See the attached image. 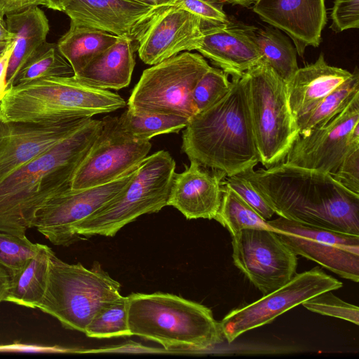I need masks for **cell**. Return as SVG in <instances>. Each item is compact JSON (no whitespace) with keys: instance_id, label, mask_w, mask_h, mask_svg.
Returning a JSON list of instances; mask_svg holds the SVG:
<instances>
[{"instance_id":"cell-41","label":"cell","mask_w":359,"mask_h":359,"mask_svg":"<svg viewBox=\"0 0 359 359\" xmlns=\"http://www.w3.org/2000/svg\"><path fill=\"white\" fill-rule=\"evenodd\" d=\"M69 351H70L57 346H36L20 343L0 345V352L65 353Z\"/></svg>"},{"instance_id":"cell-45","label":"cell","mask_w":359,"mask_h":359,"mask_svg":"<svg viewBox=\"0 0 359 359\" xmlns=\"http://www.w3.org/2000/svg\"><path fill=\"white\" fill-rule=\"evenodd\" d=\"M48 4V8L62 11L65 6L69 0H46Z\"/></svg>"},{"instance_id":"cell-1","label":"cell","mask_w":359,"mask_h":359,"mask_svg":"<svg viewBox=\"0 0 359 359\" xmlns=\"http://www.w3.org/2000/svg\"><path fill=\"white\" fill-rule=\"evenodd\" d=\"M238 175L250 182L279 217L359 235V194L330 174L281 162Z\"/></svg>"},{"instance_id":"cell-6","label":"cell","mask_w":359,"mask_h":359,"mask_svg":"<svg viewBox=\"0 0 359 359\" xmlns=\"http://www.w3.org/2000/svg\"><path fill=\"white\" fill-rule=\"evenodd\" d=\"M175 166L165 150L147 156L122 191L73 228L76 239L113 237L140 216L159 212L167 205Z\"/></svg>"},{"instance_id":"cell-19","label":"cell","mask_w":359,"mask_h":359,"mask_svg":"<svg viewBox=\"0 0 359 359\" xmlns=\"http://www.w3.org/2000/svg\"><path fill=\"white\" fill-rule=\"evenodd\" d=\"M253 11L287 34L302 57L307 46L318 47L321 42L327 22L325 0H257Z\"/></svg>"},{"instance_id":"cell-10","label":"cell","mask_w":359,"mask_h":359,"mask_svg":"<svg viewBox=\"0 0 359 359\" xmlns=\"http://www.w3.org/2000/svg\"><path fill=\"white\" fill-rule=\"evenodd\" d=\"M102 123L100 133L73 176L70 189L112 182L136 170L151 149L149 140H137L127 135L118 117L106 116Z\"/></svg>"},{"instance_id":"cell-32","label":"cell","mask_w":359,"mask_h":359,"mask_svg":"<svg viewBox=\"0 0 359 359\" xmlns=\"http://www.w3.org/2000/svg\"><path fill=\"white\" fill-rule=\"evenodd\" d=\"M84 334L95 339L132 336L128 323L127 297L121 295L104 304L96 312Z\"/></svg>"},{"instance_id":"cell-13","label":"cell","mask_w":359,"mask_h":359,"mask_svg":"<svg viewBox=\"0 0 359 359\" xmlns=\"http://www.w3.org/2000/svg\"><path fill=\"white\" fill-rule=\"evenodd\" d=\"M358 148L359 93L325 124L299 135L284 162L332 175L346 156Z\"/></svg>"},{"instance_id":"cell-25","label":"cell","mask_w":359,"mask_h":359,"mask_svg":"<svg viewBox=\"0 0 359 359\" xmlns=\"http://www.w3.org/2000/svg\"><path fill=\"white\" fill-rule=\"evenodd\" d=\"M53 250L40 244L36 254L23 269L11 278L4 301L30 309H37L48 286Z\"/></svg>"},{"instance_id":"cell-36","label":"cell","mask_w":359,"mask_h":359,"mask_svg":"<svg viewBox=\"0 0 359 359\" xmlns=\"http://www.w3.org/2000/svg\"><path fill=\"white\" fill-rule=\"evenodd\" d=\"M222 183L235 191L266 221L270 220L273 215V210L248 180L236 175L225 177Z\"/></svg>"},{"instance_id":"cell-27","label":"cell","mask_w":359,"mask_h":359,"mask_svg":"<svg viewBox=\"0 0 359 359\" xmlns=\"http://www.w3.org/2000/svg\"><path fill=\"white\" fill-rule=\"evenodd\" d=\"M252 32L262 59L285 83L288 82L299 69L295 46L277 28L253 26Z\"/></svg>"},{"instance_id":"cell-29","label":"cell","mask_w":359,"mask_h":359,"mask_svg":"<svg viewBox=\"0 0 359 359\" xmlns=\"http://www.w3.org/2000/svg\"><path fill=\"white\" fill-rule=\"evenodd\" d=\"M74 75L72 67L60 51L57 44L46 41L20 69L12 87L41 78Z\"/></svg>"},{"instance_id":"cell-35","label":"cell","mask_w":359,"mask_h":359,"mask_svg":"<svg viewBox=\"0 0 359 359\" xmlns=\"http://www.w3.org/2000/svg\"><path fill=\"white\" fill-rule=\"evenodd\" d=\"M302 304L311 311L359 324L358 306L341 300L332 290L321 292Z\"/></svg>"},{"instance_id":"cell-23","label":"cell","mask_w":359,"mask_h":359,"mask_svg":"<svg viewBox=\"0 0 359 359\" xmlns=\"http://www.w3.org/2000/svg\"><path fill=\"white\" fill-rule=\"evenodd\" d=\"M137 43L119 36L112 46L93 57L75 79L90 87L102 90H120L127 87L135 65Z\"/></svg>"},{"instance_id":"cell-22","label":"cell","mask_w":359,"mask_h":359,"mask_svg":"<svg viewBox=\"0 0 359 359\" xmlns=\"http://www.w3.org/2000/svg\"><path fill=\"white\" fill-rule=\"evenodd\" d=\"M352 73L329 65L320 53L317 60L299 68L286 83L291 113L296 120L351 77Z\"/></svg>"},{"instance_id":"cell-5","label":"cell","mask_w":359,"mask_h":359,"mask_svg":"<svg viewBox=\"0 0 359 359\" xmlns=\"http://www.w3.org/2000/svg\"><path fill=\"white\" fill-rule=\"evenodd\" d=\"M126 106L118 94L86 86L74 76L46 77L10 88L0 102V120L38 122L92 117Z\"/></svg>"},{"instance_id":"cell-31","label":"cell","mask_w":359,"mask_h":359,"mask_svg":"<svg viewBox=\"0 0 359 359\" xmlns=\"http://www.w3.org/2000/svg\"><path fill=\"white\" fill-rule=\"evenodd\" d=\"M222 189L221 205L214 219L225 227L231 236L245 229H271L267 221L235 191L222 183Z\"/></svg>"},{"instance_id":"cell-20","label":"cell","mask_w":359,"mask_h":359,"mask_svg":"<svg viewBox=\"0 0 359 359\" xmlns=\"http://www.w3.org/2000/svg\"><path fill=\"white\" fill-rule=\"evenodd\" d=\"M252 27L229 18L224 24L205 28L196 50L232 77L241 76L262 60Z\"/></svg>"},{"instance_id":"cell-49","label":"cell","mask_w":359,"mask_h":359,"mask_svg":"<svg viewBox=\"0 0 359 359\" xmlns=\"http://www.w3.org/2000/svg\"><path fill=\"white\" fill-rule=\"evenodd\" d=\"M141 1V0H140Z\"/></svg>"},{"instance_id":"cell-4","label":"cell","mask_w":359,"mask_h":359,"mask_svg":"<svg viewBox=\"0 0 359 359\" xmlns=\"http://www.w3.org/2000/svg\"><path fill=\"white\" fill-rule=\"evenodd\" d=\"M131 335L160 344L166 351H205L223 341L212 311L180 296L156 292L127 296Z\"/></svg>"},{"instance_id":"cell-46","label":"cell","mask_w":359,"mask_h":359,"mask_svg":"<svg viewBox=\"0 0 359 359\" xmlns=\"http://www.w3.org/2000/svg\"><path fill=\"white\" fill-rule=\"evenodd\" d=\"M156 7L174 5L178 0H141Z\"/></svg>"},{"instance_id":"cell-37","label":"cell","mask_w":359,"mask_h":359,"mask_svg":"<svg viewBox=\"0 0 359 359\" xmlns=\"http://www.w3.org/2000/svg\"><path fill=\"white\" fill-rule=\"evenodd\" d=\"M174 5L198 16L203 29L224 24L229 18L223 10V2L219 0H178Z\"/></svg>"},{"instance_id":"cell-47","label":"cell","mask_w":359,"mask_h":359,"mask_svg":"<svg viewBox=\"0 0 359 359\" xmlns=\"http://www.w3.org/2000/svg\"><path fill=\"white\" fill-rule=\"evenodd\" d=\"M222 2H227L234 5H240L244 7H248L254 4L257 0H219Z\"/></svg>"},{"instance_id":"cell-18","label":"cell","mask_w":359,"mask_h":359,"mask_svg":"<svg viewBox=\"0 0 359 359\" xmlns=\"http://www.w3.org/2000/svg\"><path fill=\"white\" fill-rule=\"evenodd\" d=\"M159 8L140 0H69L62 12L70 22L135 41Z\"/></svg>"},{"instance_id":"cell-12","label":"cell","mask_w":359,"mask_h":359,"mask_svg":"<svg viewBox=\"0 0 359 359\" xmlns=\"http://www.w3.org/2000/svg\"><path fill=\"white\" fill-rule=\"evenodd\" d=\"M296 255L312 260L339 276L359 280V235L301 224L281 217L267 221Z\"/></svg>"},{"instance_id":"cell-21","label":"cell","mask_w":359,"mask_h":359,"mask_svg":"<svg viewBox=\"0 0 359 359\" xmlns=\"http://www.w3.org/2000/svg\"><path fill=\"white\" fill-rule=\"evenodd\" d=\"M210 172L196 161L181 173H174L167 205L188 219H214L222 201L223 173Z\"/></svg>"},{"instance_id":"cell-14","label":"cell","mask_w":359,"mask_h":359,"mask_svg":"<svg viewBox=\"0 0 359 359\" xmlns=\"http://www.w3.org/2000/svg\"><path fill=\"white\" fill-rule=\"evenodd\" d=\"M234 264L264 295L296 273L297 255L271 229L249 228L232 236Z\"/></svg>"},{"instance_id":"cell-11","label":"cell","mask_w":359,"mask_h":359,"mask_svg":"<svg viewBox=\"0 0 359 359\" xmlns=\"http://www.w3.org/2000/svg\"><path fill=\"white\" fill-rule=\"evenodd\" d=\"M342 286L341 281L319 266L295 274L285 285L261 299L230 311L219 323L222 334L231 343L244 332L271 323L306 300Z\"/></svg>"},{"instance_id":"cell-24","label":"cell","mask_w":359,"mask_h":359,"mask_svg":"<svg viewBox=\"0 0 359 359\" xmlns=\"http://www.w3.org/2000/svg\"><path fill=\"white\" fill-rule=\"evenodd\" d=\"M6 17V28L14 35L6 74L9 89L22 67L37 48L46 41L50 27L44 12L38 6H32Z\"/></svg>"},{"instance_id":"cell-33","label":"cell","mask_w":359,"mask_h":359,"mask_svg":"<svg viewBox=\"0 0 359 359\" xmlns=\"http://www.w3.org/2000/svg\"><path fill=\"white\" fill-rule=\"evenodd\" d=\"M39 243L31 242L25 235L0 231V265L11 278L17 276L36 254Z\"/></svg>"},{"instance_id":"cell-30","label":"cell","mask_w":359,"mask_h":359,"mask_svg":"<svg viewBox=\"0 0 359 359\" xmlns=\"http://www.w3.org/2000/svg\"><path fill=\"white\" fill-rule=\"evenodd\" d=\"M189 121L179 115L135 113L128 109L118 117L119 124L127 135L137 140L149 141L158 135L179 132Z\"/></svg>"},{"instance_id":"cell-16","label":"cell","mask_w":359,"mask_h":359,"mask_svg":"<svg viewBox=\"0 0 359 359\" xmlns=\"http://www.w3.org/2000/svg\"><path fill=\"white\" fill-rule=\"evenodd\" d=\"M90 118L75 116L38 122L0 120V182L69 137Z\"/></svg>"},{"instance_id":"cell-7","label":"cell","mask_w":359,"mask_h":359,"mask_svg":"<svg viewBox=\"0 0 359 359\" xmlns=\"http://www.w3.org/2000/svg\"><path fill=\"white\" fill-rule=\"evenodd\" d=\"M120 287L99 263L87 269L81 263H67L53 252L47 289L37 309L65 328L84 333L96 312L121 295Z\"/></svg>"},{"instance_id":"cell-39","label":"cell","mask_w":359,"mask_h":359,"mask_svg":"<svg viewBox=\"0 0 359 359\" xmlns=\"http://www.w3.org/2000/svg\"><path fill=\"white\" fill-rule=\"evenodd\" d=\"M331 176L349 191L359 194V148L347 154Z\"/></svg>"},{"instance_id":"cell-34","label":"cell","mask_w":359,"mask_h":359,"mask_svg":"<svg viewBox=\"0 0 359 359\" xmlns=\"http://www.w3.org/2000/svg\"><path fill=\"white\" fill-rule=\"evenodd\" d=\"M229 74L221 69L210 67L196 83L192 100L198 110L203 111L221 100L230 90Z\"/></svg>"},{"instance_id":"cell-9","label":"cell","mask_w":359,"mask_h":359,"mask_svg":"<svg viewBox=\"0 0 359 359\" xmlns=\"http://www.w3.org/2000/svg\"><path fill=\"white\" fill-rule=\"evenodd\" d=\"M204 57L185 51L146 69L134 87L128 109L135 113L175 114L191 118L198 113L192 91L210 68Z\"/></svg>"},{"instance_id":"cell-28","label":"cell","mask_w":359,"mask_h":359,"mask_svg":"<svg viewBox=\"0 0 359 359\" xmlns=\"http://www.w3.org/2000/svg\"><path fill=\"white\" fill-rule=\"evenodd\" d=\"M359 93L358 67L352 75L332 93L323 99L313 109L295 120L299 135L307 134L315 128L323 126L339 114Z\"/></svg>"},{"instance_id":"cell-48","label":"cell","mask_w":359,"mask_h":359,"mask_svg":"<svg viewBox=\"0 0 359 359\" xmlns=\"http://www.w3.org/2000/svg\"><path fill=\"white\" fill-rule=\"evenodd\" d=\"M12 41H13L0 42V56L5 52Z\"/></svg>"},{"instance_id":"cell-43","label":"cell","mask_w":359,"mask_h":359,"mask_svg":"<svg viewBox=\"0 0 359 359\" xmlns=\"http://www.w3.org/2000/svg\"><path fill=\"white\" fill-rule=\"evenodd\" d=\"M11 278L8 271L0 265V303L4 302L10 288Z\"/></svg>"},{"instance_id":"cell-38","label":"cell","mask_w":359,"mask_h":359,"mask_svg":"<svg viewBox=\"0 0 359 359\" xmlns=\"http://www.w3.org/2000/svg\"><path fill=\"white\" fill-rule=\"evenodd\" d=\"M330 28L335 32L359 27V0H335Z\"/></svg>"},{"instance_id":"cell-15","label":"cell","mask_w":359,"mask_h":359,"mask_svg":"<svg viewBox=\"0 0 359 359\" xmlns=\"http://www.w3.org/2000/svg\"><path fill=\"white\" fill-rule=\"evenodd\" d=\"M135 172L102 185L59 194L38 212L34 227L53 245L69 246L77 241L73 228L122 191Z\"/></svg>"},{"instance_id":"cell-44","label":"cell","mask_w":359,"mask_h":359,"mask_svg":"<svg viewBox=\"0 0 359 359\" xmlns=\"http://www.w3.org/2000/svg\"><path fill=\"white\" fill-rule=\"evenodd\" d=\"M13 39L14 35L8 31L5 21L0 18V42L11 41Z\"/></svg>"},{"instance_id":"cell-40","label":"cell","mask_w":359,"mask_h":359,"mask_svg":"<svg viewBox=\"0 0 359 359\" xmlns=\"http://www.w3.org/2000/svg\"><path fill=\"white\" fill-rule=\"evenodd\" d=\"M48 7L46 0H0V18L22 12L32 6Z\"/></svg>"},{"instance_id":"cell-42","label":"cell","mask_w":359,"mask_h":359,"mask_svg":"<svg viewBox=\"0 0 359 359\" xmlns=\"http://www.w3.org/2000/svg\"><path fill=\"white\" fill-rule=\"evenodd\" d=\"M13 47V41L5 52L0 56V102L3 100L8 90L6 81V74Z\"/></svg>"},{"instance_id":"cell-17","label":"cell","mask_w":359,"mask_h":359,"mask_svg":"<svg viewBox=\"0 0 359 359\" xmlns=\"http://www.w3.org/2000/svg\"><path fill=\"white\" fill-rule=\"evenodd\" d=\"M203 29L201 19L182 7H160L135 39L139 57L144 63L154 65L183 50H196Z\"/></svg>"},{"instance_id":"cell-26","label":"cell","mask_w":359,"mask_h":359,"mask_svg":"<svg viewBox=\"0 0 359 359\" xmlns=\"http://www.w3.org/2000/svg\"><path fill=\"white\" fill-rule=\"evenodd\" d=\"M118 38L107 32L70 22L69 30L57 44L75 75L93 57L115 43Z\"/></svg>"},{"instance_id":"cell-3","label":"cell","mask_w":359,"mask_h":359,"mask_svg":"<svg viewBox=\"0 0 359 359\" xmlns=\"http://www.w3.org/2000/svg\"><path fill=\"white\" fill-rule=\"evenodd\" d=\"M244 73L233 76L229 91L190 118L182 133V149L189 160L226 177L254 169L259 162Z\"/></svg>"},{"instance_id":"cell-8","label":"cell","mask_w":359,"mask_h":359,"mask_svg":"<svg viewBox=\"0 0 359 359\" xmlns=\"http://www.w3.org/2000/svg\"><path fill=\"white\" fill-rule=\"evenodd\" d=\"M244 74L259 162L269 168L285 161L299 137L286 83L262 59Z\"/></svg>"},{"instance_id":"cell-2","label":"cell","mask_w":359,"mask_h":359,"mask_svg":"<svg viewBox=\"0 0 359 359\" xmlns=\"http://www.w3.org/2000/svg\"><path fill=\"white\" fill-rule=\"evenodd\" d=\"M102 128V120L90 118L69 137L0 182V231L24 236L34 227L38 212L70 189L77 168Z\"/></svg>"}]
</instances>
